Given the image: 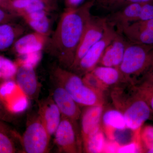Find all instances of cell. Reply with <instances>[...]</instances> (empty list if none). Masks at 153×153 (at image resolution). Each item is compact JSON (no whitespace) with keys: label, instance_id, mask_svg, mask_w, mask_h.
<instances>
[{"label":"cell","instance_id":"6da1fadb","mask_svg":"<svg viewBox=\"0 0 153 153\" xmlns=\"http://www.w3.org/2000/svg\"><path fill=\"white\" fill-rule=\"evenodd\" d=\"M94 5L93 0H88L76 9H64L55 31L48 38L45 49L63 68L69 70L73 65Z\"/></svg>","mask_w":153,"mask_h":153},{"label":"cell","instance_id":"7a4b0ae2","mask_svg":"<svg viewBox=\"0 0 153 153\" xmlns=\"http://www.w3.org/2000/svg\"><path fill=\"white\" fill-rule=\"evenodd\" d=\"M111 88L113 102L115 108L123 114L127 128L134 132L140 130L153 113L136 85L124 81Z\"/></svg>","mask_w":153,"mask_h":153},{"label":"cell","instance_id":"3957f363","mask_svg":"<svg viewBox=\"0 0 153 153\" xmlns=\"http://www.w3.org/2000/svg\"><path fill=\"white\" fill-rule=\"evenodd\" d=\"M54 83L63 87L80 106L104 105V94L89 87L82 76L59 66H54L51 72Z\"/></svg>","mask_w":153,"mask_h":153},{"label":"cell","instance_id":"277c9868","mask_svg":"<svg viewBox=\"0 0 153 153\" xmlns=\"http://www.w3.org/2000/svg\"><path fill=\"white\" fill-rule=\"evenodd\" d=\"M153 62V46L128 42L120 66L125 79L134 84Z\"/></svg>","mask_w":153,"mask_h":153},{"label":"cell","instance_id":"5b68a950","mask_svg":"<svg viewBox=\"0 0 153 153\" xmlns=\"http://www.w3.org/2000/svg\"><path fill=\"white\" fill-rule=\"evenodd\" d=\"M51 136L40 119L28 125L21 138L23 149L27 153L48 152Z\"/></svg>","mask_w":153,"mask_h":153},{"label":"cell","instance_id":"8992f818","mask_svg":"<svg viewBox=\"0 0 153 153\" xmlns=\"http://www.w3.org/2000/svg\"><path fill=\"white\" fill-rule=\"evenodd\" d=\"M117 31L108 23L104 35L88 50L76 66L70 71L82 76L91 72L99 63L105 48L116 35Z\"/></svg>","mask_w":153,"mask_h":153},{"label":"cell","instance_id":"52a82bcc","mask_svg":"<svg viewBox=\"0 0 153 153\" xmlns=\"http://www.w3.org/2000/svg\"><path fill=\"white\" fill-rule=\"evenodd\" d=\"M76 123L62 117L55 131V143L60 153L81 152L82 143L78 137Z\"/></svg>","mask_w":153,"mask_h":153},{"label":"cell","instance_id":"ba28073f","mask_svg":"<svg viewBox=\"0 0 153 153\" xmlns=\"http://www.w3.org/2000/svg\"><path fill=\"white\" fill-rule=\"evenodd\" d=\"M107 25L106 18L92 16L77 48L74 63L69 70L74 68L88 50L101 39Z\"/></svg>","mask_w":153,"mask_h":153},{"label":"cell","instance_id":"9c48e42d","mask_svg":"<svg viewBox=\"0 0 153 153\" xmlns=\"http://www.w3.org/2000/svg\"><path fill=\"white\" fill-rule=\"evenodd\" d=\"M16 63L18 68L14 77L16 84L25 96L30 99H36L40 87L35 66L26 63Z\"/></svg>","mask_w":153,"mask_h":153},{"label":"cell","instance_id":"30bf717a","mask_svg":"<svg viewBox=\"0 0 153 153\" xmlns=\"http://www.w3.org/2000/svg\"><path fill=\"white\" fill-rule=\"evenodd\" d=\"M143 4V3L129 4L111 12L106 17L107 22L117 32L120 33L127 26L139 21Z\"/></svg>","mask_w":153,"mask_h":153},{"label":"cell","instance_id":"8fae6325","mask_svg":"<svg viewBox=\"0 0 153 153\" xmlns=\"http://www.w3.org/2000/svg\"><path fill=\"white\" fill-rule=\"evenodd\" d=\"M104 110V105L84 107L79 118L82 143L102 128V117Z\"/></svg>","mask_w":153,"mask_h":153},{"label":"cell","instance_id":"7c38bea8","mask_svg":"<svg viewBox=\"0 0 153 153\" xmlns=\"http://www.w3.org/2000/svg\"><path fill=\"white\" fill-rule=\"evenodd\" d=\"M55 84V86L52 97L60 110L62 117L76 123L80 118L82 111L80 105L74 101L63 87Z\"/></svg>","mask_w":153,"mask_h":153},{"label":"cell","instance_id":"4fadbf2b","mask_svg":"<svg viewBox=\"0 0 153 153\" xmlns=\"http://www.w3.org/2000/svg\"><path fill=\"white\" fill-rule=\"evenodd\" d=\"M128 43L124 36L117 32L105 48L98 65L119 68Z\"/></svg>","mask_w":153,"mask_h":153},{"label":"cell","instance_id":"5bb4252c","mask_svg":"<svg viewBox=\"0 0 153 153\" xmlns=\"http://www.w3.org/2000/svg\"><path fill=\"white\" fill-rule=\"evenodd\" d=\"M38 114V118L52 136L60 124L62 115L52 96L39 103Z\"/></svg>","mask_w":153,"mask_h":153},{"label":"cell","instance_id":"9a60e30c","mask_svg":"<svg viewBox=\"0 0 153 153\" xmlns=\"http://www.w3.org/2000/svg\"><path fill=\"white\" fill-rule=\"evenodd\" d=\"M49 38L35 32L25 34L17 40L11 49L19 56L41 52L45 49Z\"/></svg>","mask_w":153,"mask_h":153},{"label":"cell","instance_id":"2e32d148","mask_svg":"<svg viewBox=\"0 0 153 153\" xmlns=\"http://www.w3.org/2000/svg\"><path fill=\"white\" fill-rule=\"evenodd\" d=\"M0 7L22 18L23 16L40 10H55L42 0H1Z\"/></svg>","mask_w":153,"mask_h":153},{"label":"cell","instance_id":"e0dca14e","mask_svg":"<svg viewBox=\"0 0 153 153\" xmlns=\"http://www.w3.org/2000/svg\"><path fill=\"white\" fill-rule=\"evenodd\" d=\"M102 127L107 138L115 140L117 134L128 129L123 114L116 108L104 109L102 117Z\"/></svg>","mask_w":153,"mask_h":153},{"label":"cell","instance_id":"ac0fdd59","mask_svg":"<svg viewBox=\"0 0 153 153\" xmlns=\"http://www.w3.org/2000/svg\"><path fill=\"white\" fill-rule=\"evenodd\" d=\"M120 33L131 43L153 46V33L139 22L127 26Z\"/></svg>","mask_w":153,"mask_h":153},{"label":"cell","instance_id":"d6986e66","mask_svg":"<svg viewBox=\"0 0 153 153\" xmlns=\"http://www.w3.org/2000/svg\"><path fill=\"white\" fill-rule=\"evenodd\" d=\"M26 31L24 26L15 22L0 25V51L11 48Z\"/></svg>","mask_w":153,"mask_h":153},{"label":"cell","instance_id":"ffe728a7","mask_svg":"<svg viewBox=\"0 0 153 153\" xmlns=\"http://www.w3.org/2000/svg\"><path fill=\"white\" fill-rule=\"evenodd\" d=\"M91 72L108 89L126 81L119 68L116 67L98 65Z\"/></svg>","mask_w":153,"mask_h":153},{"label":"cell","instance_id":"44dd1931","mask_svg":"<svg viewBox=\"0 0 153 153\" xmlns=\"http://www.w3.org/2000/svg\"><path fill=\"white\" fill-rule=\"evenodd\" d=\"M106 139L102 128L100 129L82 141L83 152L88 153H103Z\"/></svg>","mask_w":153,"mask_h":153},{"label":"cell","instance_id":"7402d4cb","mask_svg":"<svg viewBox=\"0 0 153 153\" xmlns=\"http://www.w3.org/2000/svg\"><path fill=\"white\" fill-rule=\"evenodd\" d=\"M18 68L16 63L0 55V83L14 79Z\"/></svg>","mask_w":153,"mask_h":153},{"label":"cell","instance_id":"603a6c76","mask_svg":"<svg viewBox=\"0 0 153 153\" xmlns=\"http://www.w3.org/2000/svg\"><path fill=\"white\" fill-rule=\"evenodd\" d=\"M25 23L33 32L49 37L51 35L52 25L49 16L37 20H26Z\"/></svg>","mask_w":153,"mask_h":153},{"label":"cell","instance_id":"cb8c5ba5","mask_svg":"<svg viewBox=\"0 0 153 153\" xmlns=\"http://www.w3.org/2000/svg\"><path fill=\"white\" fill-rule=\"evenodd\" d=\"M10 135L0 131V153H14L16 148Z\"/></svg>","mask_w":153,"mask_h":153},{"label":"cell","instance_id":"d4e9b609","mask_svg":"<svg viewBox=\"0 0 153 153\" xmlns=\"http://www.w3.org/2000/svg\"><path fill=\"white\" fill-rule=\"evenodd\" d=\"M82 78L87 85L99 92L104 94V92L109 89L99 80L92 72L85 74Z\"/></svg>","mask_w":153,"mask_h":153},{"label":"cell","instance_id":"484cf974","mask_svg":"<svg viewBox=\"0 0 153 153\" xmlns=\"http://www.w3.org/2000/svg\"><path fill=\"white\" fill-rule=\"evenodd\" d=\"M140 137L144 153L146 148L153 146V126L142 127L140 131Z\"/></svg>","mask_w":153,"mask_h":153},{"label":"cell","instance_id":"4316f807","mask_svg":"<svg viewBox=\"0 0 153 153\" xmlns=\"http://www.w3.org/2000/svg\"><path fill=\"white\" fill-rule=\"evenodd\" d=\"M152 1H153V0H111L105 9L111 12L121 8L129 4L146 3Z\"/></svg>","mask_w":153,"mask_h":153},{"label":"cell","instance_id":"83f0119b","mask_svg":"<svg viewBox=\"0 0 153 153\" xmlns=\"http://www.w3.org/2000/svg\"><path fill=\"white\" fill-rule=\"evenodd\" d=\"M134 85L153 87V62L134 83Z\"/></svg>","mask_w":153,"mask_h":153},{"label":"cell","instance_id":"f1b7e54d","mask_svg":"<svg viewBox=\"0 0 153 153\" xmlns=\"http://www.w3.org/2000/svg\"><path fill=\"white\" fill-rule=\"evenodd\" d=\"M135 85L140 95L148 103L153 114V87Z\"/></svg>","mask_w":153,"mask_h":153},{"label":"cell","instance_id":"f546056e","mask_svg":"<svg viewBox=\"0 0 153 153\" xmlns=\"http://www.w3.org/2000/svg\"><path fill=\"white\" fill-rule=\"evenodd\" d=\"M19 18L18 16L0 7V25L15 22Z\"/></svg>","mask_w":153,"mask_h":153},{"label":"cell","instance_id":"4dcf8cb0","mask_svg":"<svg viewBox=\"0 0 153 153\" xmlns=\"http://www.w3.org/2000/svg\"><path fill=\"white\" fill-rule=\"evenodd\" d=\"M120 144L116 140L106 139L103 153H117Z\"/></svg>","mask_w":153,"mask_h":153},{"label":"cell","instance_id":"1f68e13d","mask_svg":"<svg viewBox=\"0 0 153 153\" xmlns=\"http://www.w3.org/2000/svg\"><path fill=\"white\" fill-rule=\"evenodd\" d=\"M88 0H64L65 9H76Z\"/></svg>","mask_w":153,"mask_h":153},{"label":"cell","instance_id":"d6a6232c","mask_svg":"<svg viewBox=\"0 0 153 153\" xmlns=\"http://www.w3.org/2000/svg\"><path fill=\"white\" fill-rule=\"evenodd\" d=\"M0 131L4 132L11 136L15 135V132L8 126L4 123L1 120H0Z\"/></svg>","mask_w":153,"mask_h":153},{"label":"cell","instance_id":"836d02e7","mask_svg":"<svg viewBox=\"0 0 153 153\" xmlns=\"http://www.w3.org/2000/svg\"><path fill=\"white\" fill-rule=\"evenodd\" d=\"M94 5L105 9L111 0H93Z\"/></svg>","mask_w":153,"mask_h":153},{"label":"cell","instance_id":"e575fe53","mask_svg":"<svg viewBox=\"0 0 153 153\" xmlns=\"http://www.w3.org/2000/svg\"><path fill=\"white\" fill-rule=\"evenodd\" d=\"M42 1L47 3L48 4L52 7L55 10L57 9V6L56 0H42Z\"/></svg>","mask_w":153,"mask_h":153},{"label":"cell","instance_id":"d590c367","mask_svg":"<svg viewBox=\"0 0 153 153\" xmlns=\"http://www.w3.org/2000/svg\"><path fill=\"white\" fill-rule=\"evenodd\" d=\"M6 115L5 110L0 100V120L5 119Z\"/></svg>","mask_w":153,"mask_h":153},{"label":"cell","instance_id":"8d00e7d4","mask_svg":"<svg viewBox=\"0 0 153 153\" xmlns=\"http://www.w3.org/2000/svg\"><path fill=\"white\" fill-rule=\"evenodd\" d=\"M144 153H153V146L146 148L145 150Z\"/></svg>","mask_w":153,"mask_h":153},{"label":"cell","instance_id":"74e56055","mask_svg":"<svg viewBox=\"0 0 153 153\" xmlns=\"http://www.w3.org/2000/svg\"><path fill=\"white\" fill-rule=\"evenodd\" d=\"M1 0H0V2H1Z\"/></svg>","mask_w":153,"mask_h":153}]
</instances>
